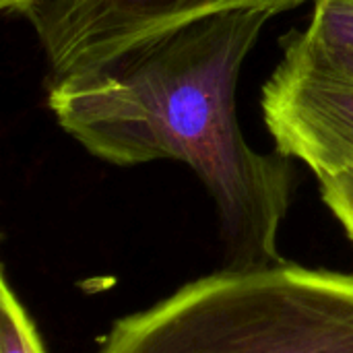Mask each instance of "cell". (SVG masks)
Returning <instances> with one entry per match:
<instances>
[{"label":"cell","instance_id":"1","mask_svg":"<svg viewBox=\"0 0 353 353\" xmlns=\"http://www.w3.org/2000/svg\"><path fill=\"white\" fill-rule=\"evenodd\" d=\"M275 12L209 14L87 72L48 81V108L93 157L114 165L176 159L194 170L219 213L225 267L279 263L294 190L292 157L259 153L236 114L240 68Z\"/></svg>","mask_w":353,"mask_h":353},{"label":"cell","instance_id":"2","mask_svg":"<svg viewBox=\"0 0 353 353\" xmlns=\"http://www.w3.org/2000/svg\"><path fill=\"white\" fill-rule=\"evenodd\" d=\"M95 353H353V275L225 267L116 321Z\"/></svg>","mask_w":353,"mask_h":353},{"label":"cell","instance_id":"3","mask_svg":"<svg viewBox=\"0 0 353 353\" xmlns=\"http://www.w3.org/2000/svg\"><path fill=\"white\" fill-rule=\"evenodd\" d=\"M308 0H41L27 12L50 79L93 70L190 21L240 8L290 10Z\"/></svg>","mask_w":353,"mask_h":353},{"label":"cell","instance_id":"4","mask_svg":"<svg viewBox=\"0 0 353 353\" xmlns=\"http://www.w3.org/2000/svg\"><path fill=\"white\" fill-rule=\"evenodd\" d=\"M283 46L312 68L353 85V0H314L306 31H294Z\"/></svg>","mask_w":353,"mask_h":353},{"label":"cell","instance_id":"5","mask_svg":"<svg viewBox=\"0 0 353 353\" xmlns=\"http://www.w3.org/2000/svg\"><path fill=\"white\" fill-rule=\"evenodd\" d=\"M0 353H48L33 319L8 283L6 271L0 279Z\"/></svg>","mask_w":353,"mask_h":353},{"label":"cell","instance_id":"6","mask_svg":"<svg viewBox=\"0 0 353 353\" xmlns=\"http://www.w3.org/2000/svg\"><path fill=\"white\" fill-rule=\"evenodd\" d=\"M321 196L353 242V170L319 176Z\"/></svg>","mask_w":353,"mask_h":353},{"label":"cell","instance_id":"7","mask_svg":"<svg viewBox=\"0 0 353 353\" xmlns=\"http://www.w3.org/2000/svg\"><path fill=\"white\" fill-rule=\"evenodd\" d=\"M41 0H0V8L6 14H17V17H27L31 8H35Z\"/></svg>","mask_w":353,"mask_h":353}]
</instances>
